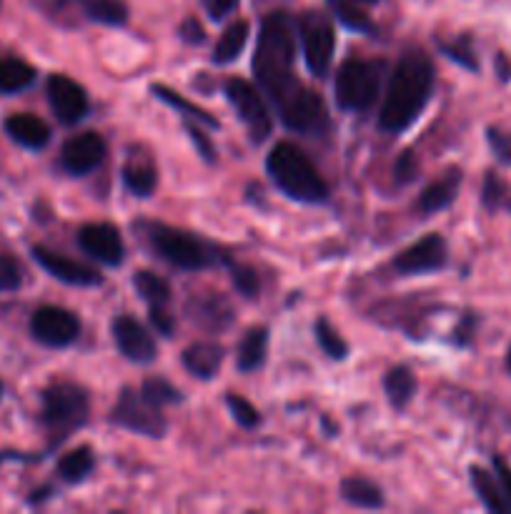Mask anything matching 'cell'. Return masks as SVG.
I'll return each mask as SVG.
<instances>
[{"mask_svg":"<svg viewBox=\"0 0 511 514\" xmlns=\"http://www.w3.org/2000/svg\"><path fill=\"white\" fill-rule=\"evenodd\" d=\"M434 78V63L424 51H406L391 73L379 126L386 133L406 131L431 101Z\"/></svg>","mask_w":511,"mask_h":514,"instance_id":"obj_1","label":"cell"},{"mask_svg":"<svg viewBox=\"0 0 511 514\" xmlns=\"http://www.w3.org/2000/svg\"><path fill=\"white\" fill-rule=\"evenodd\" d=\"M296 61V23L289 13H269L261 23L256 56H253V73L259 86L269 93L274 103H279L286 93L299 86L294 76Z\"/></svg>","mask_w":511,"mask_h":514,"instance_id":"obj_2","label":"cell"},{"mask_svg":"<svg viewBox=\"0 0 511 514\" xmlns=\"http://www.w3.org/2000/svg\"><path fill=\"white\" fill-rule=\"evenodd\" d=\"M266 171L276 189L301 204H321L329 199V184L321 179L319 168L296 143L281 141L266 158Z\"/></svg>","mask_w":511,"mask_h":514,"instance_id":"obj_3","label":"cell"},{"mask_svg":"<svg viewBox=\"0 0 511 514\" xmlns=\"http://www.w3.org/2000/svg\"><path fill=\"white\" fill-rule=\"evenodd\" d=\"M88 414H91V399L81 384L56 382L43 392L41 419L56 444L81 429L88 422Z\"/></svg>","mask_w":511,"mask_h":514,"instance_id":"obj_4","label":"cell"},{"mask_svg":"<svg viewBox=\"0 0 511 514\" xmlns=\"http://www.w3.org/2000/svg\"><path fill=\"white\" fill-rule=\"evenodd\" d=\"M334 93L336 103L344 111H369L381 93V63L364 61V58L344 61L336 71Z\"/></svg>","mask_w":511,"mask_h":514,"instance_id":"obj_5","label":"cell"},{"mask_svg":"<svg viewBox=\"0 0 511 514\" xmlns=\"http://www.w3.org/2000/svg\"><path fill=\"white\" fill-rule=\"evenodd\" d=\"M148 239H151V246L161 259H166L168 264L181 271H201L216 264V254H213L211 246L183 229L151 224L148 226Z\"/></svg>","mask_w":511,"mask_h":514,"instance_id":"obj_6","label":"cell"},{"mask_svg":"<svg viewBox=\"0 0 511 514\" xmlns=\"http://www.w3.org/2000/svg\"><path fill=\"white\" fill-rule=\"evenodd\" d=\"M276 106H279L281 121L286 123V128L301 133V136H324L331 128V113L326 101L301 83L294 91L286 93Z\"/></svg>","mask_w":511,"mask_h":514,"instance_id":"obj_7","label":"cell"},{"mask_svg":"<svg viewBox=\"0 0 511 514\" xmlns=\"http://www.w3.org/2000/svg\"><path fill=\"white\" fill-rule=\"evenodd\" d=\"M111 422L118 427L128 429L133 434H141L148 439H163L168 432V422L163 417V407L153 404L151 399L143 397V392L136 389H123L118 397L116 407H113Z\"/></svg>","mask_w":511,"mask_h":514,"instance_id":"obj_8","label":"cell"},{"mask_svg":"<svg viewBox=\"0 0 511 514\" xmlns=\"http://www.w3.org/2000/svg\"><path fill=\"white\" fill-rule=\"evenodd\" d=\"M296 28H299L306 66H309V71L314 73L316 78H324L326 73H329L336 51L334 26H331V21L324 13L306 11L304 16L296 21Z\"/></svg>","mask_w":511,"mask_h":514,"instance_id":"obj_9","label":"cell"},{"mask_svg":"<svg viewBox=\"0 0 511 514\" xmlns=\"http://www.w3.org/2000/svg\"><path fill=\"white\" fill-rule=\"evenodd\" d=\"M226 98L228 103L236 108L238 118L246 123L251 141L264 143L266 138L271 136L274 121H271L269 106H266L259 88L253 86V83L243 81V78H231V81L226 83Z\"/></svg>","mask_w":511,"mask_h":514,"instance_id":"obj_10","label":"cell"},{"mask_svg":"<svg viewBox=\"0 0 511 514\" xmlns=\"http://www.w3.org/2000/svg\"><path fill=\"white\" fill-rule=\"evenodd\" d=\"M31 334L46 347H71L81 336V319L63 306H41L31 316Z\"/></svg>","mask_w":511,"mask_h":514,"instance_id":"obj_11","label":"cell"},{"mask_svg":"<svg viewBox=\"0 0 511 514\" xmlns=\"http://www.w3.org/2000/svg\"><path fill=\"white\" fill-rule=\"evenodd\" d=\"M446 259H449V249H446L444 236L426 234L424 239L406 246V249L396 256L394 269L399 271L401 276H421L444 269Z\"/></svg>","mask_w":511,"mask_h":514,"instance_id":"obj_12","label":"cell"},{"mask_svg":"<svg viewBox=\"0 0 511 514\" xmlns=\"http://www.w3.org/2000/svg\"><path fill=\"white\" fill-rule=\"evenodd\" d=\"M113 341H116L118 352L133 364H151L158 357V344L151 336V331L136 321L133 316L123 314L116 316L111 324Z\"/></svg>","mask_w":511,"mask_h":514,"instance_id":"obj_13","label":"cell"},{"mask_svg":"<svg viewBox=\"0 0 511 514\" xmlns=\"http://www.w3.org/2000/svg\"><path fill=\"white\" fill-rule=\"evenodd\" d=\"M106 153L108 148L101 133L83 131L66 141V146L61 151V166L71 176H88L101 166Z\"/></svg>","mask_w":511,"mask_h":514,"instance_id":"obj_14","label":"cell"},{"mask_svg":"<svg viewBox=\"0 0 511 514\" xmlns=\"http://www.w3.org/2000/svg\"><path fill=\"white\" fill-rule=\"evenodd\" d=\"M78 244L91 259L106 266H121L126 259V244L113 224H86L78 231Z\"/></svg>","mask_w":511,"mask_h":514,"instance_id":"obj_15","label":"cell"},{"mask_svg":"<svg viewBox=\"0 0 511 514\" xmlns=\"http://www.w3.org/2000/svg\"><path fill=\"white\" fill-rule=\"evenodd\" d=\"M48 103H51L58 121L66 123V126L83 121L88 113V96L81 83H76L68 76H61V73L48 78Z\"/></svg>","mask_w":511,"mask_h":514,"instance_id":"obj_16","label":"cell"},{"mask_svg":"<svg viewBox=\"0 0 511 514\" xmlns=\"http://www.w3.org/2000/svg\"><path fill=\"white\" fill-rule=\"evenodd\" d=\"M188 319L196 326H201L208 334H221L228 326L233 324L236 314H233V306L226 296L216 294V291H206V294H196L188 299L186 304Z\"/></svg>","mask_w":511,"mask_h":514,"instance_id":"obj_17","label":"cell"},{"mask_svg":"<svg viewBox=\"0 0 511 514\" xmlns=\"http://www.w3.org/2000/svg\"><path fill=\"white\" fill-rule=\"evenodd\" d=\"M33 259L53 276V279L63 281V284L71 286H98L103 281V276L98 274L91 266L81 264L76 259H68V256L58 254V251L46 249V246H33Z\"/></svg>","mask_w":511,"mask_h":514,"instance_id":"obj_18","label":"cell"},{"mask_svg":"<svg viewBox=\"0 0 511 514\" xmlns=\"http://www.w3.org/2000/svg\"><path fill=\"white\" fill-rule=\"evenodd\" d=\"M461 168H449L441 179H436L434 184L426 186L421 191L419 201H416V209H419L421 216H431V214H439V211L449 209L451 204L456 201L461 189Z\"/></svg>","mask_w":511,"mask_h":514,"instance_id":"obj_19","label":"cell"},{"mask_svg":"<svg viewBox=\"0 0 511 514\" xmlns=\"http://www.w3.org/2000/svg\"><path fill=\"white\" fill-rule=\"evenodd\" d=\"M223 359H226V352H223L221 344H216V341H198V344H191L183 352V367H186L191 377L201 379V382H211L221 372Z\"/></svg>","mask_w":511,"mask_h":514,"instance_id":"obj_20","label":"cell"},{"mask_svg":"<svg viewBox=\"0 0 511 514\" xmlns=\"http://www.w3.org/2000/svg\"><path fill=\"white\" fill-rule=\"evenodd\" d=\"M6 133L23 148L41 151L51 143V126L33 113H13L6 121Z\"/></svg>","mask_w":511,"mask_h":514,"instance_id":"obj_21","label":"cell"},{"mask_svg":"<svg viewBox=\"0 0 511 514\" xmlns=\"http://www.w3.org/2000/svg\"><path fill=\"white\" fill-rule=\"evenodd\" d=\"M266 352H269V329L253 326L243 334L241 344H238V369L243 374L261 369L266 362Z\"/></svg>","mask_w":511,"mask_h":514,"instance_id":"obj_22","label":"cell"},{"mask_svg":"<svg viewBox=\"0 0 511 514\" xmlns=\"http://www.w3.org/2000/svg\"><path fill=\"white\" fill-rule=\"evenodd\" d=\"M123 184L138 199H148L158 186V171L146 156H131L123 166Z\"/></svg>","mask_w":511,"mask_h":514,"instance_id":"obj_23","label":"cell"},{"mask_svg":"<svg viewBox=\"0 0 511 514\" xmlns=\"http://www.w3.org/2000/svg\"><path fill=\"white\" fill-rule=\"evenodd\" d=\"M469 477H471V487H474V492L479 494L481 504H484L489 512H494V514L511 512L509 502H506L504 492H501L499 479H496L494 474L489 472V469L476 467V464H474V467L469 469Z\"/></svg>","mask_w":511,"mask_h":514,"instance_id":"obj_24","label":"cell"},{"mask_svg":"<svg viewBox=\"0 0 511 514\" xmlns=\"http://www.w3.org/2000/svg\"><path fill=\"white\" fill-rule=\"evenodd\" d=\"M341 497L349 504L361 509H381L384 507V492L376 482L366 477H346L341 482Z\"/></svg>","mask_w":511,"mask_h":514,"instance_id":"obj_25","label":"cell"},{"mask_svg":"<svg viewBox=\"0 0 511 514\" xmlns=\"http://www.w3.org/2000/svg\"><path fill=\"white\" fill-rule=\"evenodd\" d=\"M248 33H251L248 21H233L231 26L223 31V36L218 38L216 51H213V63H216V66H228V63L236 61L243 53V48H246Z\"/></svg>","mask_w":511,"mask_h":514,"instance_id":"obj_26","label":"cell"},{"mask_svg":"<svg viewBox=\"0 0 511 514\" xmlns=\"http://www.w3.org/2000/svg\"><path fill=\"white\" fill-rule=\"evenodd\" d=\"M36 81V68L21 58H0V93H21Z\"/></svg>","mask_w":511,"mask_h":514,"instance_id":"obj_27","label":"cell"},{"mask_svg":"<svg viewBox=\"0 0 511 514\" xmlns=\"http://www.w3.org/2000/svg\"><path fill=\"white\" fill-rule=\"evenodd\" d=\"M384 389H386V397H389L391 407L406 409L416 394V377L411 374L409 367H394L386 372Z\"/></svg>","mask_w":511,"mask_h":514,"instance_id":"obj_28","label":"cell"},{"mask_svg":"<svg viewBox=\"0 0 511 514\" xmlns=\"http://www.w3.org/2000/svg\"><path fill=\"white\" fill-rule=\"evenodd\" d=\"M93 467H96V457H93L91 447H78L63 454L61 462H58V474H61L63 482L78 484L93 472Z\"/></svg>","mask_w":511,"mask_h":514,"instance_id":"obj_29","label":"cell"},{"mask_svg":"<svg viewBox=\"0 0 511 514\" xmlns=\"http://www.w3.org/2000/svg\"><path fill=\"white\" fill-rule=\"evenodd\" d=\"M151 93H153V96L161 98V101L166 103V106L176 108V111H181L183 116L193 118V121L203 123V126H208V128H218V126H221V123H218V118H213L211 113L206 111V108L196 106V103H191V101H188V98H183L181 93L171 91V88H166V86H151Z\"/></svg>","mask_w":511,"mask_h":514,"instance_id":"obj_30","label":"cell"},{"mask_svg":"<svg viewBox=\"0 0 511 514\" xmlns=\"http://www.w3.org/2000/svg\"><path fill=\"white\" fill-rule=\"evenodd\" d=\"M329 8L336 18H339L341 26H346L349 31L366 33V36H374L376 26L369 16L359 8V3L354 0H329Z\"/></svg>","mask_w":511,"mask_h":514,"instance_id":"obj_31","label":"cell"},{"mask_svg":"<svg viewBox=\"0 0 511 514\" xmlns=\"http://www.w3.org/2000/svg\"><path fill=\"white\" fill-rule=\"evenodd\" d=\"M83 13L101 26H123L128 21V6L123 0H83Z\"/></svg>","mask_w":511,"mask_h":514,"instance_id":"obj_32","label":"cell"},{"mask_svg":"<svg viewBox=\"0 0 511 514\" xmlns=\"http://www.w3.org/2000/svg\"><path fill=\"white\" fill-rule=\"evenodd\" d=\"M133 286L148 301V306H166L171 301V284L163 276H158L156 271H138L133 276Z\"/></svg>","mask_w":511,"mask_h":514,"instance_id":"obj_33","label":"cell"},{"mask_svg":"<svg viewBox=\"0 0 511 514\" xmlns=\"http://www.w3.org/2000/svg\"><path fill=\"white\" fill-rule=\"evenodd\" d=\"M314 331H316V339H319L321 352H324L326 357L334 359V362H344V359L349 357V344L341 339V334L329 324V319L316 321Z\"/></svg>","mask_w":511,"mask_h":514,"instance_id":"obj_34","label":"cell"},{"mask_svg":"<svg viewBox=\"0 0 511 514\" xmlns=\"http://www.w3.org/2000/svg\"><path fill=\"white\" fill-rule=\"evenodd\" d=\"M439 51L444 53L446 58H451L454 63H459L461 68H466V71H471V73L479 71V61H476L474 43H471L469 36H461L451 43H439Z\"/></svg>","mask_w":511,"mask_h":514,"instance_id":"obj_35","label":"cell"},{"mask_svg":"<svg viewBox=\"0 0 511 514\" xmlns=\"http://www.w3.org/2000/svg\"><path fill=\"white\" fill-rule=\"evenodd\" d=\"M141 392H143V397L151 399V402L158 404V407H171V404L183 402V394L178 392L171 382H166V379H161V377L146 379Z\"/></svg>","mask_w":511,"mask_h":514,"instance_id":"obj_36","label":"cell"},{"mask_svg":"<svg viewBox=\"0 0 511 514\" xmlns=\"http://www.w3.org/2000/svg\"><path fill=\"white\" fill-rule=\"evenodd\" d=\"M231 281L243 299H259L261 279L253 266H246V264L231 266Z\"/></svg>","mask_w":511,"mask_h":514,"instance_id":"obj_37","label":"cell"},{"mask_svg":"<svg viewBox=\"0 0 511 514\" xmlns=\"http://www.w3.org/2000/svg\"><path fill=\"white\" fill-rule=\"evenodd\" d=\"M226 404H228V409H231L233 419H236L241 427L253 429V427H259V424H261V412L253 407V404L248 402L246 397H241V394L228 392L226 394Z\"/></svg>","mask_w":511,"mask_h":514,"instance_id":"obj_38","label":"cell"},{"mask_svg":"<svg viewBox=\"0 0 511 514\" xmlns=\"http://www.w3.org/2000/svg\"><path fill=\"white\" fill-rule=\"evenodd\" d=\"M23 284V269L11 254H0V291H18Z\"/></svg>","mask_w":511,"mask_h":514,"instance_id":"obj_39","label":"cell"},{"mask_svg":"<svg viewBox=\"0 0 511 514\" xmlns=\"http://www.w3.org/2000/svg\"><path fill=\"white\" fill-rule=\"evenodd\" d=\"M506 196V184L496 171H486V179H484V194H481V201L489 211H496L501 206Z\"/></svg>","mask_w":511,"mask_h":514,"instance_id":"obj_40","label":"cell"},{"mask_svg":"<svg viewBox=\"0 0 511 514\" xmlns=\"http://www.w3.org/2000/svg\"><path fill=\"white\" fill-rule=\"evenodd\" d=\"M486 141H489L494 156L501 163H506V166H511V131H504L499 126H489L486 128Z\"/></svg>","mask_w":511,"mask_h":514,"instance_id":"obj_41","label":"cell"},{"mask_svg":"<svg viewBox=\"0 0 511 514\" xmlns=\"http://www.w3.org/2000/svg\"><path fill=\"white\" fill-rule=\"evenodd\" d=\"M419 176V158L414 151H404L394 163V181L396 184L406 186Z\"/></svg>","mask_w":511,"mask_h":514,"instance_id":"obj_42","label":"cell"},{"mask_svg":"<svg viewBox=\"0 0 511 514\" xmlns=\"http://www.w3.org/2000/svg\"><path fill=\"white\" fill-rule=\"evenodd\" d=\"M148 309H151L153 329H156L161 336H166V339H171L173 329H176V321H173V316L168 314L166 306H148Z\"/></svg>","mask_w":511,"mask_h":514,"instance_id":"obj_43","label":"cell"},{"mask_svg":"<svg viewBox=\"0 0 511 514\" xmlns=\"http://www.w3.org/2000/svg\"><path fill=\"white\" fill-rule=\"evenodd\" d=\"M186 131H188V136H191V141L198 146V153L203 156V161H208V163L216 161V148H213V143L208 141L206 133H203L198 126H193V123H186Z\"/></svg>","mask_w":511,"mask_h":514,"instance_id":"obj_44","label":"cell"},{"mask_svg":"<svg viewBox=\"0 0 511 514\" xmlns=\"http://www.w3.org/2000/svg\"><path fill=\"white\" fill-rule=\"evenodd\" d=\"M178 36H181L188 46H201V43L206 41V31H203V26L196 21V18L183 21L181 28H178Z\"/></svg>","mask_w":511,"mask_h":514,"instance_id":"obj_45","label":"cell"},{"mask_svg":"<svg viewBox=\"0 0 511 514\" xmlns=\"http://www.w3.org/2000/svg\"><path fill=\"white\" fill-rule=\"evenodd\" d=\"M201 3L213 21H223V18H226L228 13L236 11L238 6V0H201Z\"/></svg>","mask_w":511,"mask_h":514,"instance_id":"obj_46","label":"cell"},{"mask_svg":"<svg viewBox=\"0 0 511 514\" xmlns=\"http://www.w3.org/2000/svg\"><path fill=\"white\" fill-rule=\"evenodd\" d=\"M494 472H496V479H499V484H501V492H504L506 502H509V507H511V467L501 457H494Z\"/></svg>","mask_w":511,"mask_h":514,"instance_id":"obj_47","label":"cell"},{"mask_svg":"<svg viewBox=\"0 0 511 514\" xmlns=\"http://www.w3.org/2000/svg\"><path fill=\"white\" fill-rule=\"evenodd\" d=\"M474 326H476V319L471 314L464 316V321L459 324V329L454 331V341L459 344V347H466L471 341V336H474Z\"/></svg>","mask_w":511,"mask_h":514,"instance_id":"obj_48","label":"cell"},{"mask_svg":"<svg viewBox=\"0 0 511 514\" xmlns=\"http://www.w3.org/2000/svg\"><path fill=\"white\" fill-rule=\"evenodd\" d=\"M496 68H499L501 81H509V78H511V63L506 61L504 53H499V56H496Z\"/></svg>","mask_w":511,"mask_h":514,"instance_id":"obj_49","label":"cell"},{"mask_svg":"<svg viewBox=\"0 0 511 514\" xmlns=\"http://www.w3.org/2000/svg\"><path fill=\"white\" fill-rule=\"evenodd\" d=\"M359 6H374V3H381V0H354Z\"/></svg>","mask_w":511,"mask_h":514,"instance_id":"obj_50","label":"cell"},{"mask_svg":"<svg viewBox=\"0 0 511 514\" xmlns=\"http://www.w3.org/2000/svg\"><path fill=\"white\" fill-rule=\"evenodd\" d=\"M506 372L511 374V344H509V352H506Z\"/></svg>","mask_w":511,"mask_h":514,"instance_id":"obj_51","label":"cell"},{"mask_svg":"<svg viewBox=\"0 0 511 514\" xmlns=\"http://www.w3.org/2000/svg\"><path fill=\"white\" fill-rule=\"evenodd\" d=\"M0 397H3V384H0Z\"/></svg>","mask_w":511,"mask_h":514,"instance_id":"obj_52","label":"cell"}]
</instances>
